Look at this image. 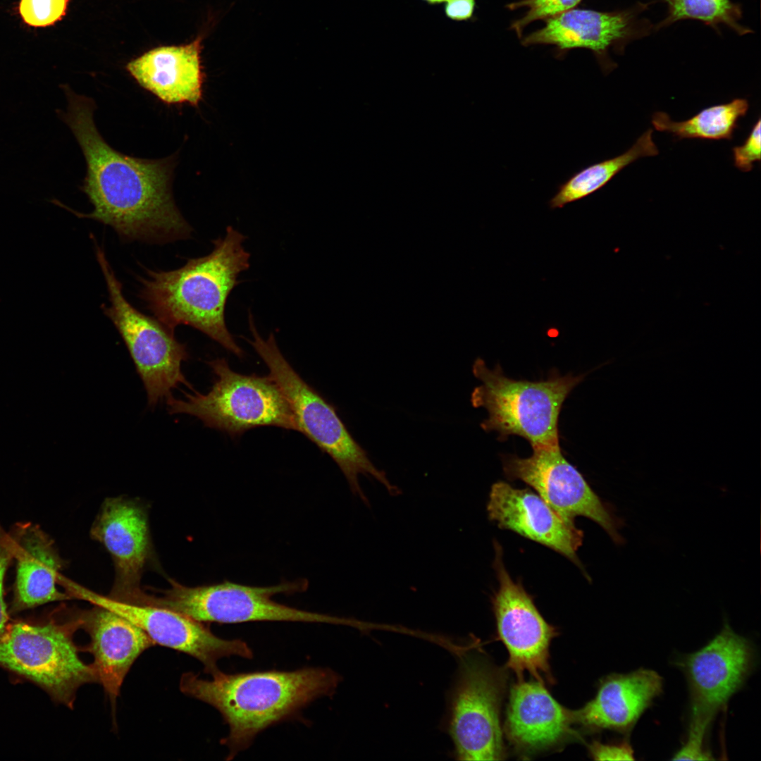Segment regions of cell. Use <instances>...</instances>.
<instances>
[{
	"instance_id": "obj_3",
	"label": "cell",
	"mask_w": 761,
	"mask_h": 761,
	"mask_svg": "<svg viewBox=\"0 0 761 761\" xmlns=\"http://www.w3.org/2000/svg\"><path fill=\"white\" fill-rule=\"evenodd\" d=\"M246 237L233 227L213 242L212 252L191 259L173 271L147 270L141 278V298L156 319L172 330L192 326L241 358L243 350L229 332L225 320L227 299L240 273L249 267L250 254L243 247Z\"/></svg>"
},
{
	"instance_id": "obj_8",
	"label": "cell",
	"mask_w": 761,
	"mask_h": 761,
	"mask_svg": "<svg viewBox=\"0 0 761 761\" xmlns=\"http://www.w3.org/2000/svg\"><path fill=\"white\" fill-rule=\"evenodd\" d=\"M171 587L159 595L146 594L143 605L167 608L203 622L235 624L249 621H299L355 626L354 619L302 610L273 600L276 594L303 592L304 580L271 586H252L225 581L188 587L170 580Z\"/></svg>"
},
{
	"instance_id": "obj_10",
	"label": "cell",
	"mask_w": 761,
	"mask_h": 761,
	"mask_svg": "<svg viewBox=\"0 0 761 761\" xmlns=\"http://www.w3.org/2000/svg\"><path fill=\"white\" fill-rule=\"evenodd\" d=\"M503 670L477 656L466 657L452 694L449 732L460 760H500L505 749L500 710Z\"/></svg>"
},
{
	"instance_id": "obj_6",
	"label": "cell",
	"mask_w": 761,
	"mask_h": 761,
	"mask_svg": "<svg viewBox=\"0 0 761 761\" xmlns=\"http://www.w3.org/2000/svg\"><path fill=\"white\" fill-rule=\"evenodd\" d=\"M472 371L481 384L473 390L471 402L488 412L481 424L484 431H497L502 440L521 436L532 447L559 444L561 408L583 376L518 380L505 376L499 365L490 369L481 358L475 360Z\"/></svg>"
},
{
	"instance_id": "obj_13",
	"label": "cell",
	"mask_w": 761,
	"mask_h": 761,
	"mask_svg": "<svg viewBox=\"0 0 761 761\" xmlns=\"http://www.w3.org/2000/svg\"><path fill=\"white\" fill-rule=\"evenodd\" d=\"M495 570L499 588L491 598L497 638L508 654L506 668L523 680L528 672L535 680L552 685L555 683L549 663V648L558 635L557 629L547 623L521 581H514L502 560V548L494 541Z\"/></svg>"
},
{
	"instance_id": "obj_26",
	"label": "cell",
	"mask_w": 761,
	"mask_h": 761,
	"mask_svg": "<svg viewBox=\"0 0 761 761\" xmlns=\"http://www.w3.org/2000/svg\"><path fill=\"white\" fill-rule=\"evenodd\" d=\"M69 0H20L19 13L27 25L44 27L61 20Z\"/></svg>"
},
{
	"instance_id": "obj_27",
	"label": "cell",
	"mask_w": 761,
	"mask_h": 761,
	"mask_svg": "<svg viewBox=\"0 0 761 761\" xmlns=\"http://www.w3.org/2000/svg\"><path fill=\"white\" fill-rule=\"evenodd\" d=\"M582 0H521L508 5L515 9L521 7L528 8L526 14L512 25L519 37L524 28L532 22L547 19L569 9L574 8Z\"/></svg>"
},
{
	"instance_id": "obj_9",
	"label": "cell",
	"mask_w": 761,
	"mask_h": 761,
	"mask_svg": "<svg viewBox=\"0 0 761 761\" xmlns=\"http://www.w3.org/2000/svg\"><path fill=\"white\" fill-rule=\"evenodd\" d=\"M96 256L106 283L110 306L103 307L121 335L147 391L148 403L155 406L182 384L192 388L182 365L189 354L171 330L135 308L124 297L104 250L95 243Z\"/></svg>"
},
{
	"instance_id": "obj_20",
	"label": "cell",
	"mask_w": 761,
	"mask_h": 761,
	"mask_svg": "<svg viewBox=\"0 0 761 761\" xmlns=\"http://www.w3.org/2000/svg\"><path fill=\"white\" fill-rule=\"evenodd\" d=\"M202 38L180 46L151 49L130 61L126 70L144 89L162 102L197 106L202 99Z\"/></svg>"
},
{
	"instance_id": "obj_23",
	"label": "cell",
	"mask_w": 761,
	"mask_h": 761,
	"mask_svg": "<svg viewBox=\"0 0 761 761\" xmlns=\"http://www.w3.org/2000/svg\"><path fill=\"white\" fill-rule=\"evenodd\" d=\"M652 130L644 132L635 143L623 154L590 165L571 176L560 185L557 193L549 202L552 209L581 199L600 190L618 173L635 161L655 156L659 150L652 140Z\"/></svg>"
},
{
	"instance_id": "obj_29",
	"label": "cell",
	"mask_w": 761,
	"mask_h": 761,
	"mask_svg": "<svg viewBox=\"0 0 761 761\" xmlns=\"http://www.w3.org/2000/svg\"><path fill=\"white\" fill-rule=\"evenodd\" d=\"M760 125L761 122L759 117L744 143L732 149L734 164L741 171H750L753 168V164L755 162L760 161Z\"/></svg>"
},
{
	"instance_id": "obj_33",
	"label": "cell",
	"mask_w": 761,
	"mask_h": 761,
	"mask_svg": "<svg viewBox=\"0 0 761 761\" xmlns=\"http://www.w3.org/2000/svg\"><path fill=\"white\" fill-rule=\"evenodd\" d=\"M423 1H426L428 4H431V5L438 4H441V3H443V2L445 3L446 1V0H423Z\"/></svg>"
},
{
	"instance_id": "obj_31",
	"label": "cell",
	"mask_w": 761,
	"mask_h": 761,
	"mask_svg": "<svg viewBox=\"0 0 761 761\" xmlns=\"http://www.w3.org/2000/svg\"><path fill=\"white\" fill-rule=\"evenodd\" d=\"M592 758L595 760H634L633 750L630 744H605L593 741L588 746Z\"/></svg>"
},
{
	"instance_id": "obj_5",
	"label": "cell",
	"mask_w": 761,
	"mask_h": 761,
	"mask_svg": "<svg viewBox=\"0 0 761 761\" xmlns=\"http://www.w3.org/2000/svg\"><path fill=\"white\" fill-rule=\"evenodd\" d=\"M81 624L78 611L61 608L42 621L8 625L0 636V667L72 709L78 688L98 683L93 666L80 658L73 641Z\"/></svg>"
},
{
	"instance_id": "obj_32",
	"label": "cell",
	"mask_w": 761,
	"mask_h": 761,
	"mask_svg": "<svg viewBox=\"0 0 761 761\" xmlns=\"http://www.w3.org/2000/svg\"><path fill=\"white\" fill-rule=\"evenodd\" d=\"M474 8L475 0H446L444 11L448 18L461 21L469 19Z\"/></svg>"
},
{
	"instance_id": "obj_4",
	"label": "cell",
	"mask_w": 761,
	"mask_h": 761,
	"mask_svg": "<svg viewBox=\"0 0 761 761\" xmlns=\"http://www.w3.org/2000/svg\"><path fill=\"white\" fill-rule=\"evenodd\" d=\"M247 342L267 366L268 376L278 385L294 415L298 431L328 454L344 474L351 492L368 507L370 502L359 483V475L371 476L391 496L401 493L382 470L370 460L337 414L334 407L296 372L280 351L273 333L264 340L258 333L251 313Z\"/></svg>"
},
{
	"instance_id": "obj_17",
	"label": "cell",
	"mask_w": 761,
	"mask_h": 761,
	"mask_svg": "<svg viewBox=\"0 0 761 761\" xmlns=\"http://www.w3.org/2000/svg\"><path fill=\"white\" fill-rule=\"evenodd\" d=\"M573 711L559 704L538 681H517L512 686L504 724L507 739L522 755L557 747L577 734Z\"/></svg>"
},
{
	"instance_id": "obj_1",
	"label": "cell",
	"mask_w": 761,
	"mask_h": 761,
	"mask_svg": "<svg viewBox=\"0 0 761 761\" xmlns=\"http://www.w3.org/2000/svg\"><path fill=\"white\" fill-rule=\"evenodd\" d=\"M66 111L58 113L82 149L87 173L82 190L93 205L89 214L52 202L80 218L112 227L127 240L168 242L190 236L192 228L182 216L171 192L175 155L145 159L112 148L99 134L93 118L94 101L68 86Z\"/></svg>"
},
{
	"instance_id": "obj_18",
	"label": "cell",
	"mask_w": 761,
	"mask_h": 761,
	"mask_svg": "<svg viewBox=\"0 0 761 761\" xmlns=\"http://www.w3.org/2000/svg\"><path fill=\"white\" fill-rule=\"evenodd\" d=\"M90 642L81 648L94 657L92 663L97 678L114 707L122 683L133 663L146 650L155 645L140 627L103 607L94 605L79 610Z\"/></svg>"
},
{
	"instance_id": "obj_16",
	"label": "cell",
	"mask_w": 761,
	"mask_h": 761,
	"mask_svg": "<svg viewBox=\"0 0 761 761\" xmlns=\"http://www.w3.org/2000/svg\"><path fill=\"white\" fill-rule=\"evenodd\" d=\"M487 512L500 528L553 550L586 574L576 555L583 542L582 531L563 519L536 492L496 482L490 488Z\"/></svg>"
},
{
	"instance_id": "obj_30",
	"label": "cell",
	"mask_w": 761,
	"mask_h": 761,
	"mask_svg": "<svg viewBox=\"0 0 761 761\" xmlns=\"http://www.w3.org/2000/svg\"><path fill=\"white\" fill-rule=\"evenodd\" d=\"M15 540L12 531L8 533L0 530V636L8 626V614L4 598V581L7 568L13 559Z\"/></svg>"
},
{
	"instance_id": "obj_19",
	"label": "cell",
	"mask_w": 761,
	"mask_h": 761,
	"mask_svg": "<svg viewBox=\"0 0 761 761\" xmlns=\"http://www.w3.org/2000/svg\"><path fill=\"white\" fill-rule=\"evenodd\" d=\"M663 679L655 671L639 669L612 674L599 683L595 696L572 710L574 724L590 731L629 732L662 691Z\"/></svg>"
},
{
	"instance_id": "obj_25",
	"label": "cell",
	"mask_w": 761,
	"mask_h": 761,
	"mask_svg": "<svg viewBox=\"0 0 761 761\" xmlns=\"http://www.w3.org/2000/svg\"><path fill=\"white\" fill-rule=\"evenodd\" d=\"M664 1L668 7V15L659 25L660 27L681 20L693 19L711 26L724 24L739 35L751 32L739 23L742 17L741 8L731 0Z\"/></svg>"
},
{
	"instance_id": "obj_14",
	"label": "cell",
	"mask_w": 761,
	"mask_h": 761,
	"mask_svg": "<svg viewBox=\"0 0 761 761\" xmlns=\"http://www.w3.org/2000/svg\"><path fill=\"white\" fill-rule=\"evenodd\" d=\"M90 536L106 549L113 559L115 579L108 596L125 602H138L144 593L141 578L151 555L144 508L123 497L106 499L90 528Z\"/></svg>"
},
{
	"instance_id": "obj_11",
	"label": "cell",
	"mask_w": 761,
	"mask_h": 761,
	"mask_svg": "<svg viewBox=\"0 0 761 761\" xmlns=\"http://www.w3.org/2000/svg\"><path fill=\"white\" fill-rule=\"evenodd\" d=\"M58 583L72 598L103 607L127 619L144 631L155 645L182 652L198 660L206 674L213 675L219 671L217 662L221 658L231 656L253 658V652L245 641L221 638L204 623L173 610L116 600L61 575Z\"/></svg>"
},
{
	"instance_id": "obj_12",
	"label": "cell",
	"mask_w": 761,
	"mask_h": 761,
	"mask_svg": "<svg viewBox=\"0 0 761 761\" xmlns=\"http://www.w3.org/2000/svg\"><path fill=\"white\" fill-rule=\"evenodd\" d=\"M532 448L528 457L510 456L503 459L506 477L528 484L566 521L575 524L576 517H586L600 526L615 544H624L625 540L619 529L624 521L566 459L559 444Z\"/></svg>"
},
{
	"instance_id": "obj_2",
	"label": "cell",
	"mask_w": 761,
	"mask_h": 761,
	"mask_svg": "<svg viewBox=\"0 0 761 761\" xmlns=\"http://www.w3.org/2000/svg\"><path fill=\"white\" fill-rule=\"evenodd\" d=\"M211 676L206 680L185 672L180 690L221 714L229 727L221 740L228 750L227 761L247 749L264 729L298 716L316 699L333 694L340 681L336 672L323 667L233 674L219 670Z\"/></svg>"
},
{
	"instance_id": "obj_7",
	"label": "cell",
	"mask_w": 761,
	"mask_h": 761,
	"mask_svg": "<svg viewBox=\"0 0 761 761\" xmlns=\"http://www.w3.org/2000/svg\"><path fill=\"white\" fill-rule=\"evenodd\" d=\"M215 376L206 394H187L185 400H167L171 414H186L211 428L237 437L260 426L298 431L292 410L275 381L268 375H244L232 370L225 359L209 361Z\"/></svg>"
},
{
	"instance_id": "obj_24",
	"label": "cell",
	"mask_w": 761,
	"mask_h": 761,
	"mask_svg": "<svg viewBox=\"0 0 761 761\" xmlns=\"http://www.w3.org/2000/svg\"><path fill=\"white\" fill-rule=\"evenodd\" d=\"M748 108L747 99L736 98L709 106L682 121L672 120L667 113L655 112L651 123L656 130L669 132L678 140H731L738 120L746 115Z\"/></svg>"
},
{
	"instance_id": "obj_22",
	"label": "cell",
	"mask_w": 761,
	"mask_h": 761,
	"mask_svg": "<svg viewBox=\"0 0 761 761\" xmlns=\"http://www.w3.org/2000/svg\"><path fill=\"white\" fill-rule=\"evenodd\" d=\"M11 531L17 564L11 611L72 599L56 588L63 564L51 538L38 526L30 524H18Z\"/></svg>"
},
{
	"instance_id": "obj_21",
	"label": "cell",
	"mask_w": 761,
	"mask_h": 761,
	"mask_svg": "<svg viewBox=\"0 0 761 761\" xmlns=\"http://www.w3.org/2000/svg\"><path fill=\"white\" fill-rule=\"evenodd\" d=\"M631 11L600 12L571 8L546 20L545 25L526 36L524 46L555 45L560 50L586 48L605 62L610 47L626 41L635 34Z\"/></svg>"
},
{
	"instance_id": "obj_28",
	"label": "cell",
	"mask_w": 761,
	"mask_h": 761,
	"mask_svg": "<svg viewBox=\"0 0 761 761\" xmlns=\"http://www.w3.org/2000/svg\"><path fill=\"white\" fill-rule=\"evenodd\" d=\"M709 726L690 722L688 734L686 743L674 755V760H713L711 753L705 747V736Z\"/></svg>"
},
{
	"instance_id": "obj_15",
	"label": "cell",
	"mask_w": 761,
	"mask_h": 761,
	"mask_svg": "<svg viewBox=\"0 0 761 761\" xmlns=\"http://www.w3.org/2000/svg\"><path fill=\"white\" fill-rule=\"evenodd\" d=\"M753 658L749 641L728 624L704 647L687 655L682 665L691 692V718L711 723L743 683Z\"/></svg>"
}]
</instances>
